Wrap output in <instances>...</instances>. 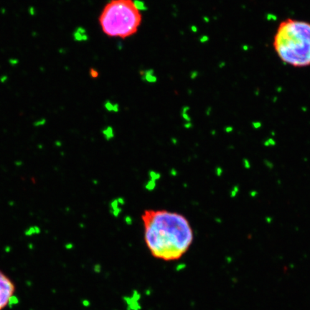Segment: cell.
<instances>
[{"mask_svg":"<svg viewBox=\"0 0 310 310\" xmlns=\"http://www.w3.org/2000/svg\"><path fill=\"white\" fill-rule=\"evenodd\" d=\"M200 42H206V41H208V37H207L206 36H203V37H200Z\"/></svg>","mask_w":310,"mask_h":310,"instance_id":"9","label":"cell"},{"mask_svg":"<svg viewBox=\"0 0 310 310\" xmlns=\"http://www.w3.org/2000/svg\"><path fill=\"white\" fill-rule=\"evenodd\" d=\"M14 290L12 282L0 271V310L5 308L9 303Z\"/></svg>","mask_w":310,"mask_h":310,"instance_id":"4","label":"cell"},{"mask_svg":"<svg viewBox=\"0 0 310 310\" xmlns=\"http://www.w3.org/2000/svg\"><path fill=\"white\" fill-rule=\"evenodd\" d=\"M91 76L92 78H97V77L98 76V71H95L94 69H92L91 71Z\"/></svg>","mask_w":310,"mask_h":310,"instance_id":"8","label":"cell"},{"mask_svg":"<svg viewBox=\"0 0 310 310\" xmlns=\"http://www.w3.org/2000/svg\"><path fill=\"white\" fill-rule=\"evenodd\" d=\"M143 77L146 81L149 83H155L157 81V77L155 76L154 71L152 70H148V71H144Z\"/></svg>","mask_w":310,"mask_h":310,"instance_id":"5","label":"cell"},{"mask_svg":"<svg viewBox=\"0 0 310 310\" xmlns=\"http://www.w3.org/2000/svg\"><path fill=\"white\" fill-rule=\"evenodd\" d=\"M105 106L106 108V109L110 111H118V110H119V105L117 103L114 104V103H111V101H107L106 103Z\"/></svg>","mask_w":310,"mask_h":310,"instance_id":"7","label":"cell"},{"mask_svg":"<svg viewBox=\"0 0 310 310\" xmlns=\"http://www.w3.org/2000/svg\"><path fill=\"white\" fill-rule=\"evenodd\" d=\"M144 237L150 253L165 261L178 260L190 248L194 233L182 214L166 210H147L141 216Z\"/></svg>","mask_w":310,"mask_h":310,"instance_id":"1","label":"cell"},{"mask_svg":"<svg viewBox=\"0 0 310 310\" xmlns=\"http://www.w3.org/2000/svg\"><path fill=\"white\" fill-rule=\"evenodd\" d=\"M134 5H135L136 8L138 9L139 12H143L146 11L147 9V6L145 5V2L142 1H140V0H134Z\"/></svg>","mask_w":310,"mask_h":310,"instance_id":"6","label":"cell"},{"mask_svg":"<svg viewBox=\"0 0 310 310\" xmlns=\"http://www.w3.org/2000/svg\"><path fill=\"white\" fill-rule=\"evenodd\" d=\"M273 46L284 63L295 68L310 66V22L287 19L279 24Z\"/></svg>","mask_w":310,"mask_h":310,"instance_id":"2","label":"cell"},{"mask_svg":"<svg viewBox=\"0 0 310 310\" xmlns=\"http://www.w3.org/2000/svg\"><path fill=\"white\" fill-rule=\"evenodd\" d=\"M98 22L105 35L126 39L137 32L142 15L134 0H111L103 7Z\"/></svg>","mask_w":310,"mask_h":310,"instance_id":"3","label":"cell"}]
</instances>
